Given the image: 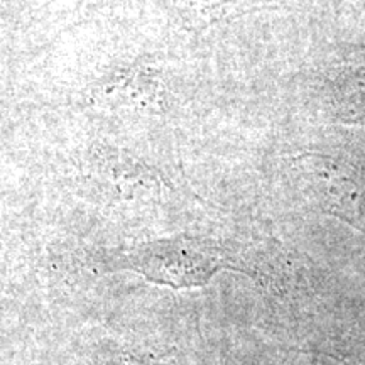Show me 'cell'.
<instances>
[{
    "label": "cell",
    "mask_w": 365,
    "mask_h": 365,
    "mask_svg": "<svg viewBox=\"0 0 365 365\" xmlns=\"http://www.w3.org/2000/svg\"><path fill=\"white\" fill-rule=\"evenodd\" d=\"M97 365H143V362L134 360L132 357H127L118 360H107V362H97Z\"/></svg>",
    "instance_id": "cell-1"
}]
</instances>
